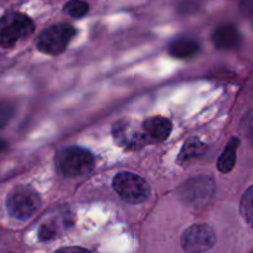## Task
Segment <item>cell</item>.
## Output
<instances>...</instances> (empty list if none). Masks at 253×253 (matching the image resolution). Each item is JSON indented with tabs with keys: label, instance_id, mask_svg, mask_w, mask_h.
Returning a JSON list of instances; mask_svg holds the SVG:
<instances>
[{
	"label": "cell",
	"instance_id": "1",
	"mask_svg": "<svg viewBox=\"0 0 253 253\" xmlns=\"http://www.w3.org/2000/svg\"><path fill=\"white\" fill-rule=\"evenodd\" d=\"M56 167L63 176H84L93 169L94 158L84 148L67 147L56 155Z\"/></svg>",
	"mask_w": 253,
	"mask_h": 253
},
{
	"label": "cell",
	"instance_id": "2",
	"mask_svg": "<svg viewBox=\"0 0 253 253\" xmlns=\"http://www.w3.org/2000/svg\"><path fill=\"white\" fill-rule=\"evenodd\" d=\"M40 196L31 186L20 185L10 191L6 198V209L11 217L25 221L34 216L40 208Z\"/></svg>",
	"mask_w": 253,
	"mask_h": 253
},
{
	"label": "cell",
	"instance_id": "3",
	"mask_svg": "<svg viewBox=\"0 0 253 253\" xmlns=\"http://www.w3.org/2000/svg\"><path fill=\"white\" fill-rule=\"evenodd\" d=\"M35 30L33 20L21 13H8L0 18V46L13 47Z\"/></svg>",
	"mask_w": 253,
	"mask_h": 253
},
{
	"label": "cell",
	"instance_id": "4",
	"mask_svg": "<svg viewBox=\"0 0 253 253\" xmlns=\"http://www.w3.org/2000/svg\"><path fill=\"white\" fill-rule=\"evenodd\" d=\"M113 187L122 200L128 204H142L150 195L149 184L133 172H118L113 179Z\"/></svg>",
	"mask_w": 253,
	"mask_h": 253
},
{
	"label": "cell",
	"instance_id": "5",
	"mask_svg": "<svg viewBox=\"0 0 253 253\" xmlns=\"http://www.w3.org/2000/svg\"><path fill=\"white\" fill-rule=\"evenodd\" d=\"M75 35L76 30L72 25L69 24L52 25L39 35L38 48L46 55H58L66 50Z\"/></svg>",
	"mask_w": 253,
	"mask_h": 253
},
{
	"label": "cell",
	"instance_id": "6",
	"mask_svg": "<svg viewBox=\"0 0 253 253\" xmlns=\"http://www.w3.org/2000/svg\"><path fill=\"white\" fill-rule=\"evenodd\" d=\"M215 194V181L212 177L200 175L189 179L181 185L179 195L185 204L190 206H204Z\"/></svg>",
	"mask_w": 253,
	"mask_h": 253
},
{
	"label": "cell",
	"instance_id": "7",
	"mask_svg": "<svg viewBox=\"0 0 253 253\" xmlns=\"http://www.w3.org/2000/svg\"><path fill=\"white\" fill-rule=\"evenodd\" d=\"M216 242L215 231L206 223L190 226L181 236V247L187 253H205Z\"/></svg>",
	"mask_w": 253,
	"mask_h": 253
},
{
	"label": "cell",
	"instance_id": "8",
	"mask_svg": "<svg viewBox=\"0 0 253 253\" xmlns=\"http://www.w3.org/2000/svg\"><path fill=\"white\" fill-rule=\"evenodd\" d=\"M113 135L116 142L126 149H137L148 144L142 128L137 129L129 121H121L114 124Z\"/></svg>",
	"mask_w": 253,
	"mask_h": 253
},
{
	"label": "cell",
	"instance_id": "9",
	"mask_svg": "<svg viewBox=\"0 0 253 253\" xmlns=\"http://www.w3.org/2000/svg\"><path fill=\"white\" fill-rule=\"evenodd\" d=\"M142 130L148 144L162 143L171 133V122L164 117H152L142 124Z\"/></svg>",
	"mask_w": 253,
	"mask_h": 253
},
{
	"label": "cell",
	"instance_id": "10",
	"mask_svg": "<svg viewBox=\"0 0 253 253\" xmlns=\"http://www.w3.org/2000/svg\"><path fill=\"white\" fill-rule=\"evenodd\" d=\"M212 41L215 47L218 50H236L242 42V35L235 25L225 24L216 29L212 35Z\"/></svg>",
	"mask_w": 253,
	"mask_h": 253
},
{
	"label": "cell",
	"instance_id": "11",
	"mask_svg": "<svg viewBox=\"0 0 253 253\" xmlns=\"http://www.w3.org/2000/svg\"><path fill=\"white\" fill-rule=\"evenodd\" d=\"M200 50V45L196 40L190 38L176 39L169 45V53L177 58L193 57Z\"/></svg>",
	"mask_w": 253,
	"mask_h": 253
},
{
	"label": "cell",
	"instance_id": "12",
	"mask_svg": "<svg viewBox=\"0 0 253 253\" xmlns=\"http://www.w3.org/2000/svg\"><path fill=\"white\" fill-rule=\"evenodd\" d=\"M240 147V139L237 137L231 138L230 142L226 145L225 150L220 155L217 160V168L221 172L227 174L233 169L237 160V149Z\"/></svg>",
	"mask_w": 253,
	"mask_h": 253
},
{
	"label": "cell",
	"instance_id": "13",
	"mask_svg": "<svg viewBox=\"0 0 253 253\" xmlns=\"http://www.w3.org/2000/svg\"><path fill=\"white\" fill-rule=\"evenodd\" d=\"M204 150H205V145L198 138H190L182 145L179 158H177V163L179 164H187L195 158L200 157Z\"/></svg>",
	"mask_w": 253,
	"mask_h": 253
},
{
	"label": "cell",
	"instance_id": "14",
	"mask_svg": "<svg viewBox=\"0 0 253 253\" xmlns=\"http://www.w3.org/2000/svg\"><path fill=\"white\" fill-rule=\"evenodd\" d=\"M240 212L248 225L253 226V185L246 190L240 203Z\"/></svg>",
	"mask_w": 253,
	"mask_h": 253
},
{
	"label": "cell",
	"instance_id": "15",
	"mask_svg": "<svg viewBox=\"0 0 253 253\" xmlns=\"http://www.w3.org/2000/svg\"><path fill=\"white\" fill-rule=\"evenodd\" d=\"M63 11L72 18H82L88 11V4L82 0H70L69 3L63 6Z\"/></svg>",
	"mask_w": 253,
	"mask_h": 253
},
{
	"label": "cell",
	"instance_id": "16",
	"mask_svg": "<svg viewBox=\"0 0 253 253\" xmlns=\"http://www.w3.org/2000/svg\"><path fill=\"white\" fill-rule=\"evenodd\" d=\"M15 114V107L9 101H0V129L8 126Z\"/></svg>",
	"mask_w": 253,
	"mask_h": 253
},
{
	"label": "cell",
	"instance_id": "17",
	"mask_svg": "<svg viewBox=\"0 0 253 253\" xmlns=\"http://www.w3.org/2000/svg\"><path fill=\"white\" fill-rule=\"evenodd\" d=\"M241 130L246 137L251 138L253 135V109L243 117L241 122Z\"/></svg>",
	"mask_w": 253,
	"mask_h": 253
},
{
	"label": "cell",
	"instance_id": "18",
	"mask_svg": "<svg viewBox=\"0 0 253 253\" xmlns=\"http://www.w3.org/2000/svg\"><path fill=\"white\" fill-rule=\"evenodd\" d=\"M56 236V228L53 227L52 225H48V223H45L40 227V231H39V238L41 241H50L52 240Z\"/></svg>",
	"mask_w": 253,
	"mask_h": 253
},
{
	"label": "cell",
	"instance_id": "19",
	"mask_svg": "<svg viewBox=\"0 0 253 253\" xmlns=\"http://www.w3.org/2000/svg\"><path fill=\"white\" fill-rule=\"evenodd\" d=\"M241 11L253 24V0H242V3H241Z\"/></svg>",
	"mask_w": 253,
	"mask_h": 253
},
{
	"label": "cell",
	"instance_id": "20",
	"mask_svg": "<svg viewBox=\"0 0 253 253\" xmlns=\"http://www.w3.org/2000/svg\"><path fill=\"white\" fill-rule=\"evenodd\" d=\"M55 253H91V251L86 250L82 247H65L61 250L56 251Z\"/></svg>",
	"mask_w": 253,
	"mask_h": 253
},
{
	"label": "cell",
	"instance_id": "21",
	"mask_svg": "<svg viewBox=\"0 0 253 253\" xmlns=\"http://www.w3.org/2000/svg\"><path fill=\"white\" fill-rule=\"evenodd\" d=\"M6 147H8V144H6L4 140H0V153L4 152V150L6 149Z\"/></svg>",
	"mask_w": 253,
	"mask_h": 253
},
{
	"label": "cell",
	"instance_id": "22",
	"mask_svg": "<svg viewBox=\"0 0 253 253\" xmlns=\"http://www.w3.org/2000/svg\"><path fill=\"white\" fill-rule=\"evenodd\" d=\"M251 143H252V145H253V135H252V137H251Z\"/></svg>",
	"mask_w": 253,
	"mask_h": 253
}]
</instances>
